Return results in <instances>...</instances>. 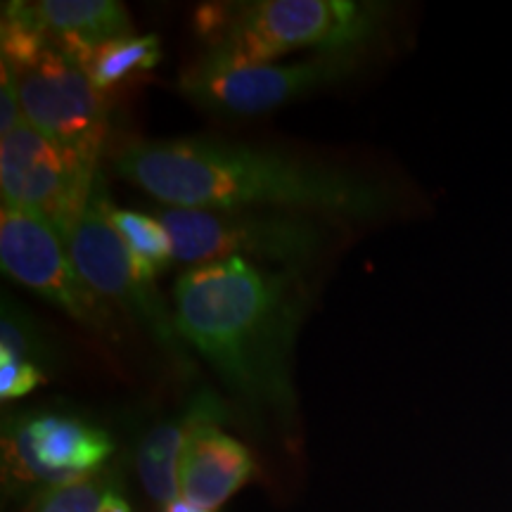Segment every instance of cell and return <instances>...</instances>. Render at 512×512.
I'll list each match as a JSON object with an SVG mask.
<instances>
[{
    "mask_svg": "<svg viewBox=\"0 0 512 512\" xmlns=\"http://www.w3.org/2000/svg\"><path fill=\"white\" fill-rule=\"evenodd\" d=\"M114 169L164 207L370 221L394 202L387 185L370 176L216 138L133 140L114 155Z\"/></svg>",
    "mask_w": 512,
    "mask_h": 512,
    "instance_id": "cell-1",
    "label": "cell"
},
{
    "mask_svg": "<svg viewBox=\"0 0 512 512\" xmlns=\"http://www.w3.org/2000/svg\"><path fill=\"white\" fill-rule=\"evenodd\" d=\"M299 271L223 259L192 266L174 285L185 344L252 406L292 411V358L306 292Z\"/></svg>",
    "mask_w": 512,
    "mask_h": 512,
    "instance_id": "cell-2",
    "label": "cell"
},
{
    "mask_svg": "<svg viewBox=\"0 0 512 512\" xmlns=\"http://www.w3.org/2000/svg\"><path fill=\"white\" fill-rule=\"evenodd\" d=\"M384 5L361 0H256L204 5L202 57L219 64H271L297 50L356 53L377 34Z\"/></svg>",
    "mask_w": 512,
    "mask_h": 512,
    "instance_id": "cell-3",
    "label": "cell"
},
{
    "mask_svg": "<svg viewBox=\"0 0 512 512\" xmlns=\"http://www.w3.org/2000/svg\"><path fill=\"white\" fill-rule=\"evenodd\" d=\"M155 216L169 230L174 259L192 266L245 259L302 273L323 254L330 238L318 216L294 211L159 207Z\"/></svg>",
    "mask_w": 512,
    "mask_h": 512,
    "instance_id": "cell-4",
    "label": "cell"
},
{
    "mask_svg": "<svg viewBox=\"0 0 512 512\" xmlns=\"http://www.w3.org/2000/svg\"><path fill=\"white\" fill-rule=\"evenodd\" d=\"M112 202L102 174L95 176L93 190L79 219L64 235V245L76 271L105 304L117 306L140 325L181 370L192 368L188 344L176 328L174 311L164 304L155 283L140 273L112 223Z\"/></svg>",
    "mask_w": 512,
    "mask_h": 512,
    "instance_id": "cell-5",
    "label": "cell"
},
{
    "mask_svg": "<svg viewBox=\"0 0 512 512\" xmlns=\"http://www.w3.org/2000/svg\"><path fill=\"white\" fill-rule=\"evenodd\" d=\"M0 64L15 76L24 119L98 169L110 121L105 95L83 64L53 41L27 60Z\"/></svg>",
    "mask_w": 512,
    "mask_h": 512,
    "instance_id": "cell-6",
    "label": "cell"
},
{
    "mask_svg": "<svg viewBox=\"0 0 512 512\" xmlns=\"http://www.w3.org/2000/svg\"><path fill=\"white\" fill-rule=\"evenodd\" d=\"M100 169L76 152L36 131L27 119L0 138V192L3 207L41 216L67 235L86 207Z\"/></svg>",
    "mask_w": 512,
    "mask_h": 512,
    "instance_id": "cell-7",
    "label": "cell"
},
{
    "mask_svg": "<svg viewBox=\"0 0 512 512\" xmlns=\"http://www.w3.org/2000/svg\"><path fill=\"white\" fill-rule=\"evenodd\" d=\"M356 62V53L313 55L292 64H219L200 57L183 74L181 91L204 110L252 117L342 81Z\"/></svg>",
    "mask_w": 512,
    "mask_h": 512,
    "instance_id": "cell-8",
    "label": "cell"
},
{
    "mask_svg": "<svg viewBox=\"0 0 512 512\" xmlns=\"http://www.w3.org/2000/svg\"><path fill=\"white\" fill-rule=\"evenodd\" d=\"M0 266L5 275L36 292L76 323L110 335L112 306L76 271L62 235L41 216L15 207L0 211Z\"/></svg>",
    "mask_w": 512,
    "mask_h": 512,
    "instance_id": "cell-9",
    "label": "cell"
},
{
    "mask_svg": "<svg viewBox=\"0 0 512 512\" xmlns=\"http://www.w3.org/2000/svg\"><path fill=\"white\" fill-rule=\"evenodd\" d=\"M214 418L197 422L178 467L181 498L209 512L221 508L254 472V460L247 448L221 432Z\"/></svg>",
    "mask_w": 512,
    "mask_h": 512,
    "instance_id": "cell-10",
    "label": "cell"
},
{
    "mask_svg": "<svg viewBox=\"0 0 512 512\" xmlns=\"http://www.w3.org/2000/svg\"><path fill=\"white\" fill-rule=\"evenodd\" d=\"M34 5L50 41L81 64L105 43L133 36L131 15L117 0H41Z\"/></svg>",
    "mask_w": 512,
    "mask_h": 512,
    "instance_id": "cell-11",
    "label": "cell"
},
{
    "mask_svg": "<svg viewBox=\"0 0 512 512\" xmlns=\"http://www.w3.org/2000/svg\"><path fill=\"white\" fill-rule=\"evenodd\" d=\"M219 413V403L209 396H202L190 411L181 418L162 422L155 430L145 434L138 448V472L143 479L147 494L159 505L174 503L181 498V482H178V467H181L183 448L188 444L190 432L197 422L214 418Z\"/></svg>",
    "mask_w": 512,
    "mask_h": 512,
    "instance_id": "cell-12",
    "label": "cell"
},
{
    "mask_svg": "<svg viewBox=\"0 0 512 512\" xmlns=\"http://www.w3.org/2000/svg\"><path fill=\"white\" fill-rule=\"evenodd\" d=\"M29 427L41 463L69 477H88V472L110 458L114 448L105 432L62 415L29 418Z\"/></svg>",
    "mask_w": 512,
    "mask_h": 512,
    "instance_id": "cell-13",
    "label": "cell"
},
{
    "mask_svg": "<svg viewBox=\"0 0 512 512\" xmlns=\"http://www.w3.org/2000/svg\"><path fill=\"white\" fill-rule=\"evenodd\" d=\"M159 60H162V41H159V36L133 34L93 50L86 64H83V69H86L93 86L105 95L124 81L133 79L136 74L155 69Z\"/></svg>",
    "mask_w": 512,
    "mask_h": 512,
    "instance_id": "cell-14",
    "label": "cell"
},
{
    "mask_svg": "<svg viewBox=\"0 0 512 512\" xmlns=\"http://www.w3.org/2000/svg\"><path fill=\"white\" fill-rule=\"evenodd\" d=\"M110 216L140 273L155 283L157 275L164 273L176 261L169 230L164 228V223L157 216L143 214V211L112 207Z\"/></svg>",
    "mask_w": 512,
    "mask_h": 512,
    "instance_id": "cell-15",
    "label": "cell"
},
{
    "mask_svg": "<svg viewBox=\"0 0 512 512\" xmlns=\"http://www.w3.org/2000/svg\"><path fill=\"white\" fill-rule=\"evenodd\" d=\"M3 456H5V472L19 484H48L50 489L60 484L76 482L83 477H69L62 472L50 470L48 465L41 463L38 458L34 437H31L29 418L12 420L5 427L3 437Z\"/></svg>",
    "mask_w": 512,
    "mask_h": 512,
    "instance_id": "cell-16",
    "label": "cell"
},
{
    "mask_svg": "<svg viewBox=\"0 0 512 512\" xmlns=\"http://www.w3.org/2000/svg\"><path fill=\"white\" fill-rule=\"evenodd\" d=\"M0 351H8L19 361L34 363L38 368L53 361V351L43 332L24 309H19L8 297H3V311H0Z\"/></svg>",
    "mask_w": 512,
    "mask_h": 512,
    "instance_id": "cell-17",
    "label": "cell"
},
{
    "mask_svg": "<svg viewBox=\"0 0 512 512\" xmlns=\"http://www.w3.org/2000/svg\"><path fill=\"white\" fill-rule=\"evenodd\" d=\"M107 494L110 491L102 489V482L98 479L83 477L48 489L38 512H100Z\"/></svg>",
    "mask_w": 512,
    "mask_h": 512,
    "instance_id": "cell-18",
    "label": "cell"
},
{
    "mask_svg": "<svg viewBox=\"0 0 512 512\" xmlns=\"http://www.w3.org/2000/svg\"><path fill=\"white\" fill-rule=\"evenodd\" d=\"M46 382L43 368L34 363L19 361L17 356L0 351V399H22Z\"/></svg>",
    "mask_w": 512,
    "mask_h": 512,
    "instance_id": "cell-19",
    "label": "cell"
},
{
    "mask_svg": "<svg viewBox=\"0 0 512 512\" xmlns=\"http://www.w3.org/2000/svg\"><path fill=\"white\" fill-rule=\"evenodd\" d=\"M24 121L22 102H19L15 76L5 64H0V138L8 136L10 131Z\"/></svg>",
    "mask_w": 512,
    "mask_h": 512,
    "instance_id": "cell-20",
    "label": "cell"
},
{
    "mask_svg": "<svg viewBox=\"0 0 512 512\" xmlns=\"http://www.w3.org/2000/svg\"><path fill=\"white\" fill-rule=\"evenodd\" d=\"M100 512H131V508H128V503L121 498L119 494H114V491H110V494L105 496V501H102V508Z\"/></svg>",
    "mask_w": 512,
    "mask_h": 512,
    "instance_id": "cell-21",
    "label": "cell"
},
{
    "mask_svg": "<svg viewBox=\"0 0 512 512\" xmlns=\"http://www.w3.org/2000/svg\"><path fill=\"white\" fill-rule=\"evenodd\" d=\"M164 512H209V510H202V508H195V505L185 501V498H176L174 503H169L164 508Z\"/></svg>",
    "mask_w": 512,
    "mask_h": 512,
    "instance_id": "cell-22",
    "label": "cell"
}]
</instances>
